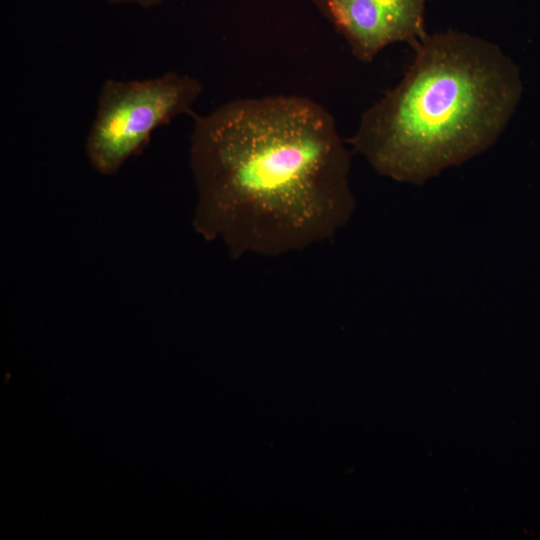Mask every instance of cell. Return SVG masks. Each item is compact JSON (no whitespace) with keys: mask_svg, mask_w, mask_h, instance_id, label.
Listing matches in <instances>:
<instances>
[{"mask_svg":"<svg viewBox=\"0 0 540 540\" xmlns=\"http://www.w3.org/2000/svg\"><path fill=\"white\" fill-rule=\"evenodd\" d=\"M112 4H136L143 8H151L153 6L159 5L165 0H106Z\"/></svg>","mask_w":540,"mask_h":540,"instance_id":"cell-5","label":"cell"},{"mask_svg":"<svg viewBox=\"0 0 540 540\" xmlns=\"http://www.w3.org/2000/svg\"><path fill=\"white\" fill-rule=\"evenodd\" d=\"M399 83L362 115L350 139L380 175L423 184L491 147L513 110L510 60L483 38L427 35Z\"/></svg>","mask_w":540,"mask_h":540,"instance_id":"cell-2","label":"cell"},{"mask_svg":"<svg viewBox=\"0 0 540 540\" xmlns=\"http://www.w3.org/2000/svg\"><path fill=\"white\" fill-rule=\"evenodd\" d=\"M345 39L352 55L369 63L387 46L408 44L414 51L428 33L427 0H310Z\"/></svg>","mask_w":540,"mask_h":540,"instance_id":"cell-4","label":"cell"},{"mask_svg":"<svg viewBox=\"0 0 540 540\" xmlns=\"http://www.w3.org/2000/svg\"><path fill=\"white\" fill-rule=\"evenodd\" d=\"M193 118L192 223L203 239L220 240L234 259L278 257L326 242L349 222L351 154L319 103L243 98Z\"/></svg>","mask_w":540,"mask_h":540,"instance_id":"cell-1","label":"cell"},{"mask_svg":"<svg viewBox=\"0 0 540 540\" xmlns=\"http://www.w3.org/2000/svg\"><path fill=\"white\" fill-rule=\"evenodd\" d=\"M203 91L198 79L174 71L146 80L107 79L85 142L90 165L113 175L147 145L152 132L191 107Z\"/></svg>","mask_w":540,"mask_h":540,"instance_id":"cell-3","label":"cell"}]
</instances>
